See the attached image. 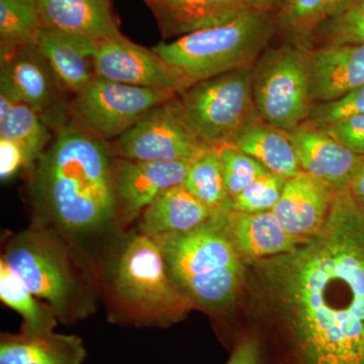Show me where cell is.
<instances>
[{"mask_svg": "<svg viewBox=\"0 0 364 364\" xmlns=\"http://www.w3.org/2000/svg\"><path fill=\"white\" fill-rule=\"evenodd\" d=\"M165 40L222 25L249 11L243 0H144Z\"/></svg>", "mask_w": 364, "mask_h": 364, "instance_id": "cell-16", "label": "cell"}, {"mask_svg": "<svg viewBox=\"0 0 364 364\" xmlns=\"http://www.w3.org/2000/svg\"><path fill=\"white\" fill-rule=\"evenodd\" d=\"M64 238L58 230L37 218L11 237L1 259L36 296L51 306L59 321L72 324L95 312L97 284Z\"/></svg>", "mask_w": 364, "mask_h": 364, "instance_id": "cell-5", "label": "cell"}, {"mask_svg": "<svg viewBox=\"0 0 364 364\" xmlns=\"http://www.w3.org/2000/svg\"><path fill=\"white\" fill-rule=\"evenodd\" d=\"M225 229L245 262L289 252L303 241L291 236L272 212L246 214L228 210Z\"/></svg>", "mask_w": 364, "mask_h": 364, "instance_id": "cell-18", "label": "cell"}, {"mask_svg": "<svg viewBox=\"0 0 364 364\" xmlns=\"http://www.w3.org/2000/svg\"><path fill=\"white\" fill-rule=\"evenodd\" d=\"M351 152L364 157V116L321 129Z\"/></svg>", "mask_w": 364, "mask_h": 364, "instance_id": "cell-34", "label": "cell"}, {"mask_svg": "<svg viewBox=\"0 0 364 364\" xmlns=\"http://www.w3.org/2000/svg\"><path fill=\"white\" fill-rule=\"evenodd\" d=\"M0 81L55 130L69 124L66 90L37 46L0 48Z\"/></svg>", "mask_w": 364, "mask_h": 364, "instance_id": "cell-11", "label": "cell"}, {"mask_svg": "<svg viewBox=\"0 0 364 364\" xmlns=\"http://www.w3.org/2000/svg\"><path fill=\"white\" fill-rule=\"evenodd\" d=\"M42 28L39 0H0V48L37 46Z\"/></svg>", "mask_w": 364, "mask_h": 364, "instance_id": "cell-28", "label": "cell"}, {"mask_svg": "<svg viewBox=\"0 0 364 364\" xmlns=\"http://www.w3.org/2000/svg\"><path fill=\"white\" fill-rule=\"evenodd\" d=\"M188 165L184 161H135L114 157V188L121 221H134L165 191L182 186Z\"/></svg>", "mask_w": 364, "mask_h": 364, "instance_id": "cell-13", "label": "cell"}, {"mask_svg": "<svg viewBox=\"0 0 364 364\" xmlns=\"http://www.w3.org/2000/svg\"><path fill=\"white\" fill-rule=\"evenodd\" d=\"M218 213L178 186L165 191L144 210L139 232L149 237L186 233L210 221Z\"/></svg>", "mask_w": 364, "mask_h": 364, "instance_id": "cell-22", "label": "cell"}, {"mask_svg": "<svg viewBox=\"0 0 364 364\" xmlns=\"http://www.w3.org/2000/svg\"><path fill=\"white\" fill-rule=\"evenodd\" d=\"M95 68L98 78L176 91L178 95L191 85L152 48L147 49L136 44L121 33L97 43Z\"/></svg>", "mask_w": 364, "mask_h": 364, "instance_id": "cell-12", "label": "cell"}, {"mask_svg": "<svg viewBox=\"0 0 364 364\" xmlns=\"http://www.w3.org/2000/svg\"><path fill=\"white\" fill-rule=\"evenodd\" d=\"M346 0H279L275 6L277 33L286 42L308 47L316 28Z\"/></svg>", "mask_w": 364, "mask_h": 364, "instance_id": "cell-24", "label": "cell"}, {"mask_svg": "<svg viewBox=\"0 0 364 364\" xmlns=\"http://www.w3.org/2000/svg\"><path fill=\"white\" fill-rule=\"evenodd\" d=\"M33 167L26 151L9 139L0 138V177L6 181L16 176L21 169Z\"/></svg>", "mask_w": 364, "mask_h": 364, "instance_id": "cell-35", "label": "cell"}, {"mask_svg": "<svg viewBox=\"0 0 364 364\" xmlns=\"http://www.w3.org/2000/svg\"><path fill=\"white\" fill-rule=\"evenodd\" d=\"M102 274L107 316L112 323L168 327L181 322L195 309L172 284L156 242L140 232L121 242Z\"/></svg>", "mask_w": 364, "mask_h": 364, "instance_id": "cell-4", "label": "cell"}, {"mask_svg": "<svg viewBox=\"0 0 364 364\" xmlns=\"http://www.w3.org/2000/svg\"><path fill=\"white\" fill-rule=\"evenodd\" d=\"M38 47L68 92L77 95L97 78L95 41L43 28Z\"/></svg>", "mask_w": 364, "mask_h": 364, "instance_id": "cell-20", "label": "cell"}, {"mask_svg": "<svg viewBox=\"0 0 364 364\" xmlns=\"http://www.w3.org/2000/svg\"><path fill=\"white\" fill-rule=\"evenodd\" d=\"M364 45V0H346L316 28L306 49Z\"/></svg>", "mask_w": 364, "mask_h": 364, "instance_id": "cell-27", "label": "cell"}, {"mask_svg": "<svg viewBox=\"0 0 364 364\" xmlns=\"http://www.w3.org/2000/svg\"><path fill=\"white\" fill-rule=\"evenodd\" d=\"M109 144L114 157L150 162H191L212 147L186 119L179 95L155 107Z\"/></svg>", "mask_w": 364, "mask_h": 364, "instance_id": "cell-10", "label": "cell"}, {"mask_svg": "<svg viewBox=\"0 0 364 364\" xmlns=\"http://www.w3.org/2000/svg\"><path fill=\"white\" fill-rule=\"evenodd\" d=\"M246 6L250 9H267V11H274L279 0H243Z\"/></svg>", "mask_w": 364, "mask_h": 364, "instance_id": "cell-37", "label": "cell"}, {"mask_svg": "<svg viewBox=\"0 0 364 364\" xmlns=\"http://www.w3.org/2000/svg\"><path fill=\"white\" fill-rule=\"evenodd\" d=\"M267 347L253 328L237 338L226 364H267Z\"/></svg>", "mask_w": 364, "mask_h": 364, "instance_id": "cell-33", "label": "cell"}, {"mask_svg": "<svg viewBox=\"0 0 364 364\" xmlns=\"http://www.w3.org/2000/svg\"><path fill=\"white\" fill-rule=\"evenodd\" d=\"M43 28L100 42L119 33L109 0H39Z\"/></svg>", "mask_w": 364, "mask_h": 364, "instance_id": "cell-19", "label": "cell"}, {"mask_svg": "<svg viewBox=\"0 0 364 364\" xmlns=\"http://www.w3.org/2000/svg\"><path fill=\"white\" fill-rule=\"evenodd\" d=\"M287 134L303 171L329 184L336 193L349 188L363 156L351 152L308 122Z\"/></svg>", "mask_w": 364, "mask_h": 364, "instance_id": "cell-14", "label": "cell"}, {"mask_svg": "<svg viewBox=\"0 0 364 364\" xmlns=\"http://www.w3.org/2000/svg\"><path fill=\"white\" fill-rule=\"evenodd\" d=\"M335 195L329 184L303 171L287 179L272 213L291 236L304 240L324 227Z\"/></svg>", "mask_w": 364, "mask_h": 364, "instance_id": "cell-15", "label": "cell"}, {"mask_svg": "<svg viewBox=\"0 0 364 364\" xmlns=\"http://www.w3.org/2000/svg\"><path fill=\"white\" fill-rule=\"evenodd\" d=\"M227 210L193 231L151 237L161 250L172 284L195 309L217 316L240 299L246 279L245 261L225 229Z\"/></svg>", "mask_w": 364, "mask_h": 364, "instance_id": "cell-3", "label": "cell"}, {"mask_svg": "<svg viewBox=\"0 0 364 364\" xmlns=\"http://www.w3.org/2000/svg\"><path fill=\"white\" fill-rule=\"evenodd\" d=\"M182 186L215 212L231 208L217 146L203 151L189 162Z\"/></svg>", "mask_w": 364, "mask_h": 364, "instance_id": "cell-26", "label": "cell"}, {"mask_svg": "<svg viewBox=\"0 0 364 364\" xmlns=\"http://www.w3.org/2000/svg\"><path fill=\"white\" fill-rule=\"evenodd\" d=\"M50 129L35 109L20 102L0 122V138L21 146L33 166L52 142Z\"/></svg>", "mask_w": 364, "mask_h": 364, "instance_id": "cell-29", "label": "cell"}, {"mask_svg": "<svg viewBox=\"0 0 364 364\" xmlns=\"http://www.w3.org/2000/svg\"><path fill=\"white\" fill-rule=\"evenodd\" d=\"M32 293L26 282L4 259L0 260V299L23 317L21 330L54 331L58 322L54 310Z\"/></svg>", "mask_w": 364, "mask_h": 364, "instance_id": "cell-25", "label": "cell"}, {"mask_svg": "<svg viewBox=\"0 0 364 364\" xmlns=\"http://www.w3.org/2000/svg\"><path fill=\"white\" fill-rule=\"evenodd\" d=\"M277 33L273 11L249 9L234 20L153 47L191 85L253 67Z\"/></svg>", "mask_w": 364, "mask_h": 364, "instance_id": "cell-6", "label": "cell"}, {"mask_svg": "<svg viewBox=\"0 0 364 364\" xmlns=\"http://www.w3.org/2000/svg\"><path fill=\"white\" fill-rule=\"evenodd\" d=\"M178 93L95 78L74 95L68 107L69 124L109 143L135 126L148 112Z\"/></svg>", "mask_w": 364, "mask_h": 364, "instance_id": "cell-9", "label": "cell"}, {"mask_svg": "<svg viewBox=\"0 0 364 364\" xmlns=\"http://www.w3.org/2000/svg\"><path fill=\"white\" fill-rule=\"evenodd\" d=\"M109 144L68 124L33 165L32 196L39 219L65 237L109 229L119 219Z\"/></svg>", "mask_w": 364, "mask_h": 364, "instance_id": "cell-2", "label": "cell"}, {"mask_svg": "<svg viewBox=\"0 0 364 364\" xmlns=\"http://www.w3.org/2000/svg\"><path fill=\"white\" fill-rule=\"evenodd\" d=\"M232 144L255 158L272 173L284 178L303 172L287 132L275 128L262 119L244 129Z\"/></svg>", "mask_w": 364, "mask_h": 364, "instance_id": "cell-23", "label": "cell"}, {"mask_svg": "<svg viewBox=\"0 0 364 364\" xmlns=\"http://www.w3.org/2000/svg\"><path fill=\"white\" fill-rule=\"evenodd\" d=\"M359 116H364V85L336 100L314 105L306 122L324 129Z\"/></svg>", "mask_w": 364, "mask_h": 364, "instance_id": "cell-32", "label": "cell"}, {"mask_svg": "<svg viewBox=\"0 0 364 364\" xmlns=\"http://www.w3.org/2000/svg\"><path fill=\"white\" fill-rule=\"evenodd\" d=\"M179 100L196 133L212 146L233 142L261 119L253 97V67L193 83Z\"/></svg>", "mask_w": 364, "mask_h": 364, "instance_id": "cell-8", "label": "cell"}, {"mask_svg": "<svg viewBox=\"0 0 364 364\" xmlns=\"http://www.w3.org/2000/svg\"><path fill=\"white\" fill-rule=\"evenodd\" d=\"M228 195L233 200L243 189L270 172L259 161L232 143L217 146Z\"/></svg>", "mask_w": 364, "mask_h": 364, "instance_id": "cell-30", "label": "cell"}, {"mask_svg": "<svg viewBox=\"0 0 364 364\" xmlns=\"http://www.w3.org/2000/svg\"><path fill=\"white\" fill-rule=\"evenodd\" d=\"M311 100L330 102L364 85V45L310 50Z\"/></svg>", "mask_w": 364, "mask_h": 364, "instance_id": "cell-17", "label": "cell"}, {"mask_svg": "<svg viewBox=\"0 0 364 364\" xmlns=\"http://www.w3.org/2000/svg\"><path fill=\"white\" fill-rule=\"evenodd\" d=\"M287 181L279 174L268 172L235 196L230 210L246 214L272 212L280 200Z\"/></svg>", "mask_w": 364, "mask_h": 364, "instance_id": "cell-31", "label": "cell"}, {"mask_svg": "<svg viewBox=\"0 0 364 364\" xmlns=\"http://www.w3.org/2000/svg\"><path fill=\"white\" fill-rule=\"evenodd\" d=\"M348 191L354 202L364 212V159L359 167L358 173L352 179Z\"/></svg>", "mask_w": 364, "mask_h": 364, "instance_id": "cell-36", "label": "cell"}, {"mask_svg": "<svg viewBox=\"0 0 364 364\" xmlns=\"http://www.w3.org/2000/svg\"><path fill=\"white\" fill-rule=\"evenodd\" d=\"M253 97L263 121L286 132L310 117V50L284 42L269 47L253 66Z\"/></svg>", "mask_w": 364, "mask_h": 364, "instance_id": "cell-7", "label": "cell"}, {"mask_svg": "<svg viewBox=\"0 0 364 364\" xmlns=\"http://www.w3.org/2000/svg\"><path fill=\"white\" fill-rule=\"evenodd\" d=\"M245 264L242 296L275 364H364V212L348 188L317 234Z\"/></svg>", "mask_w": 364, "mask_h": 364, "instance_id": "cell-1", "label": "cell"}, {"mask_svg": "<svg viewBox=\"0 0 364 364\" xmlns=\"http://www.w3.org/2000/svg\"><path fill=\"white\" fill-rule=\"evenodd\" d=\"M86 349L76 335L54 331L2 333L0 364H82Z\"/></svg>", "mask_w": 364, "mask_h": 364, "instance_id": "cell-21", "label": "cell"}]
</instances>
